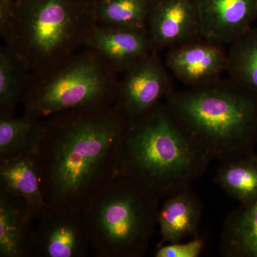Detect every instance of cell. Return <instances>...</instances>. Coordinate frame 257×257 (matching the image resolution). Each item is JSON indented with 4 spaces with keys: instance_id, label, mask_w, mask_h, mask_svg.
I'll return each mask as SVG.
<instances>
[{
    "instance_id": "11",
    "label": "cell",
    "mask_w": 257,
    "mask_h": 257,
    "mask_svg": "<svg viewBox=\"0 0 257 257\" xmlns=\"http://www.w3.org/2000/svg\"><path fill=\"white\" fill-rule=\"evenodd\" d=\"M201 35L229 45L252 27L257 0H197Z\"/></svg>"
},
{
    "instance_id": "23",
    "label": "cell",
    "mask_w": 257,
    "mask_h": 257,
    "mask_svg": "<svg viewBox=\"0 0 257 257\" xmlns=\"http://www.w3.org/2000/svg\"><path fill=\"white\" fill-rule=\"evenodd\" d=\"M18 1V0H0V32L5 30L14 5Z\"/></svg>"
},
{
    "instance_id": "22",
    "label": "cell",
    "mask_w": 257,
    "mask_h": 257,
    "mask_svg": "<svg viewBox=\"0 0 257 257\" xmlns=\"http://www.w3.org/2000/svg\"><path fill=\"white\" fill-rule=\"evenodd\" d=\"M166 243L159 245L154 253L155 257H198L204 248V240L199 236H194L187 242Z\"/></svg>"
},
{
    "instance_id": "1",
    "label": "cell",
    "mask_w": 257,
    "mask_h": 257,
    "mask_svg": "<svg viewBox=\"0 0 257 257\" xmlns=\"http://www.w3.org/2000/svg\"><path fill=\"white\" fill-rule=\"evenodd\" d=\"M127 124L114 105L72 109L45 119L37 159L50 209L82 211L116 177Z\"/></svg>"
},
{
    "instance_id": "17",
    "label": "cell",
    "mask_w": 257,
    "mask_h": 257,
    "mask_svg": "<svg viewBox=\"0 0 257 257\" xmlns=\"http://www.w3.org/2000/svg\"><path fill=\"white\" fill-rule=\"evenodd\" d=\"M228 195L247 206L257 199V155L255 152L219 162L214 179Z\"/></svg>"
},
{
    "instance_id": "21",
    "label": "cell",
    "mask_w": 257,
    "mask_h": 257,
    "mask_svg": "<svg viewBox=\"0 0 257 257\" xmlns=\"http://www.w3.org/2000/svg\"><path fill=\"white\" fill-rule=\"evenodd\" d=\"M153 0H95L97 24L128 29H147Z\"/></svg>"
},
{
    "instance_id": "9",
    "label": "cell",
    "mask_w": 257,
    "mask_h": 257,
    "mask_svg": "<svg viewBox=\"0 0 257 257\" xmlns=\"http://www.w3.org/2000/svg\"><path fill=\"white\" fill-rule=\"evenodd\" d=\"M227 48L202 36L167 50L166 65L189 87L221 78L226 72Z\"/></svg>"
},
{
    "instance_id": "16",
    "label": "cell",
    "mask_w": 257,
    "mask_h": 257,
    "mask_svg": "<svg viewBox=\"0 0 257 257\" xmlns=\"http://www.w3.org/2000/svg\"><path fill=\"white\" fill-rule=\"evenodd\" d=\"M219 251L225 257H257V199L226 216L220 234Z\"/></svg>"
},
{
    "instance_id": "6",
    "label": "cell",
    "mask_w": 257,
    "mask_h": 257,
    "mask_svg": "<svg viewBox=\"0 0 257 257\" xmlns=\"http://www.w3.org/2000/svg\"><path fill=\"white\" fill-rule=\"evenodd\" d=\"M118 72L95 51L77 52L47 70L30 74L24 114L46 119L62 111L114 104Z\"/></svg>"
},
{
    "instance_id": "18",
    "label": "cell",
    "mask_w": 257,
    "mask_h": 257,
    "mask_svg": "<svg viewBox=\"0 0 257 257\" xmlns=\"http://www.w3.org/2000/svg\"><path fill=\"white\" fill-rule=\"evenodd\" d=\"M45 133V119L23 114L0 116V160L37 155Z\"/></svg>"
},
{
    "instance_id": "3",
    "label": "cell",
    "mask_w": 257,
    "mask_h": 257,
    "mask_svg": "<svg viewBox=\"0 0 257 257\" xmlns=\"http://www.w3.org/2000/svg\"><path fill=\"white\" fill-rule=\"evenodd\" d=\"M165 103L177 124L211 161L224 162L255 152L257 95L229 77L174 90Z\"/></svg>"
},
{
    "instance_id": "12",
    "label": "cell",
    "mask_w": 257,
    "mask_h": 257,
    "mask_svg": "<svg viewBox=\"0 0 257 257\" xmlns=\"http://www.w3.org/2000/svg\"><path fill=\"white\" fill-rule=\"evenodd\" d=\"M84 47L100 54L119 74L126 72L154 51L147 29L116 28L99 24Z\"/></svg>"
},
{
    "instance_id": "7",
    "label": "cell",
    "mask_w": 257,
    "mask_h": 257,
    "mask_svg": "<svg viewBox=\"0 0 257 257\" xmlns=\"http://www.w3.org/2000/svg\"><path fill=\"white\" fill-rule=\"evenodd\" d=\"M169 71L159 52L152 51L124 72L118 81L113 105L128 123L143 117L174 92Z\"/></svg>"
},
{
    "instance_id": "15",
    "label": "cell",
    "mask_w": 257,
    "mask_h": 257,
    "mask_svg": "<svg viewBox=\"0 0 257 257\" xmlns=\"http://www.w3.org/2000/svg\"><path fill=\"white\" fill-rule=\"evenodd\" d=\"M34 219L25 202L0 189V256L29 257Z\"/></svg>"
},
{
    "instance_id": "19",
    "label": "cell",
    "mask_w": 257,
    "mask_h": 257,
    "mask_svg": "<svg viewBox=\"0 0 257 257\" xmlns=\"http://www.w3.org/2000/svg\"><path fill=\"white\" fill-rule=\"evenodd\" d=\"M230 79L257 95V28L251 27L227 48Z\"/></svg>"
},
{
    "instance_id": "5",
    "label": "cell",
    "mask_w": 257,
    "mask_h": 257,
    "mask_svg": "<svg viewBox=\"0 0 257 257\" xmlns=\"http://www.w3.org/2000/svg\"><path fill=\"white\" fill-rule=\"evenodd\" d=\"M160 200L125 177H115L82 211L96 257H143L157 226Z\"/></svg>"
},
{
    "instance_id": "4",
    "label": "cell",
    "mask_w": 257,
    "mask_h": 257,
    "mask_svg": "<svg viewBox=\"0 0 257 257\" xmlns=\"http://www.w3.org/2000/svg\"><path fill=\"white\" fill-rule=\"evenodd\" d=\"M96 25L95 0H18L0 35L35 74L85 46Z\"/></svg>"
},
{
    "instance_id": "14",
    "label": "cell",
    "mask_w": 257,
    "mask_h": 257,
    "mask_svg": "<svg viewBox=\"0 0 257 257\" xmlns=\"http://www.w3.org/2000/svg\"><path fill=\"white\" fill-rule=\"evenodd\" d=\"M203 207L192 187L182 189L165 198L159 212L160 245L182 241L197 236Z\"/></svg>"
},
{
    "instance_id": "2",
    "label": "cell",
    "mask_w": 257,
    "mask_h": 257,
    "mask_svg": "<svg viewBox=\"0 0 257 257\" xmlns=\"http://www.w3.org/2000/svg\"><path fill=\"white\" fill-rule=\"evenodd\" d=\"M211 161L161 102L128 123L119 149L116 177H125L157 199L188 188Z\"/></svg>"
},
{
    "instance_id": "20",
    "label": "cell",
    "mask_w": 257,
    "mask_h": 257,
    "mask_svg": "<svg viewBox=\"0 0 257 257\" xmlns=\"http://www.w3.org/2000/svg\"><path fill=\"white\" fill-rule=\"evenodd\" d=\"M30 73L5 45L0 48V116H14L28 89Z\"/></svg>"
},
{
    "instance_id": "13",
    "label": "cell",
    "mask_w": 257,
    "mask_h": 257,
    "mask_svg": "<svg viewBox=\"0 0 257 257\" xmlns=\"http://www.w3.org/2000/svg\"><path fill=\"white\" fill-rule=\"evenodd\" d=\"M0 189L25 202L35 219L49 209L42 192L37 155L0 160Z\"/></svg>"
},
{
    "instance_id": "8",
    "label": "cell",
    "mask_w": 257,
    "mask_h": 257,
    "mask_svg": "<svg viewBox=\"0 0 257 257\" xmlns=\"http://www.w3.org/2000/svg\"><path fill=\"white\" fill-rule=\"evenodd\" d=\"M29 257H86L91 250L82 211L49 208L38 219Z\"/></svg>"
},
{
    "instance_id": "10",
    "label": "cell",
    "mask_w": 257,
    "mask_h": 257,
    "mask_svg": "<svg viewBox=\"0 0 257 257\" xmlns=\"http://www.w3.org/2000/svg\"><path fill=\"white\" fill-rule=\"evenodd\" d=\"M147 31L158 52L202 36L197 0H153Z\"/></svg>"
}]
</instances>
